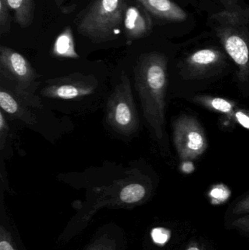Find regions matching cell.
<instances>
[{
	"mask_svg": "<svg viewBox=\"0 0 249 250\" xmlns=\"http://www.w3.org/2000/svg\"><path fill=\"white\" fill-rule=\"evenodd\" d=\"M134 82L143 116L158 139L163 138L165 95L168 86V60L160 53L140 57L134 68Z\"/></svg>",
	"mask_w": 249,
	"mask_h": 250,
	"instance_id": "obj_1",
	"label": "cell"
},
{
	"mask_svg": "<svg viewBox=\"0 0 249 250\" xmlns=\"http://www.w3.org/2000/svg\"><path fill=\"white\" fill-rule=\"evenodd\" d=\"M127 8L124 0H95L77 21V32L95 43L117 39Z\"/></svg>",
	"mask_w": 249,
	"mask_h": 250,
	"instance_id": "obj_2",
	"label": "cell"
},
{
	"mask_svg": "<svg viewBox=\"0 0 249 250\" xmlns=\"http://www.w3.org/2000/svg\"><path fill=\"white\" fill-rule=\"evenodd\" d=\"M0 73L1 79L13 88L12 92L28 106L39 108L40 101L32 93L36 73L30 62L17 51L9 47H0Z\"/></svg>",
	"mask_w": 249,
	"mask_h": 250,
	"instance_id": "obj_3",
	"label": "cell"
},
{
	"mask_svg": "<svg viewBox=\"0 0 249 250\" xmlns=\"http://www.w3.org/2000/svg\"><path fill=\"white\" fill-rule=\"evenodd\" d=\"M106 120L114 130L127 136L138 130L140 120L131 83L127 76H121L119 83L108 99Z\"/></svg>",
	"mask_w": 249,
	"mask_h": 250,
	"instance_id": "obj_4",
	"label": "cell"
},
{
	"mask_svg": "<svg viewBox=\"0 0 249 250\" xmlns=\"http://www.w3.org/2000/svg\"><path fill=\"white\" fill-rule=\"evenodd\" d=\"M173 141L182 161L198 158L208 148L207 138L201 125L190 116H181L175 122Z\"/></svg>",
	"mask_w": 249,
	"mask_h": 250,
	"instance_id": "obj_5",
	"label": "cell"
},
{
	"mask_svg": "<svg viewBox=\"0 0 249 250\" xmlns=\"http://www.w3.org/2000/svg\"><path fill=\"white\" fill-rule=\"evenodd\" d=\"M238 26L225 23L216 29V34L238 67L240 80L245 82L249 79V40Z\"/></svg>",
	"mask_w": 249,
	"mask_h": 250,
	"instance_id": "obj_6",
	"label": "cell"
},
{
	"mask_svg": "<svg viewBox=\"0 0 249 250\" xmlns=\"http://www.w3.org/2000/svg\"><path fill=\"white\" fill-rule=\"evenodd\" d=\"M225 64V54L222 51L213 48H202L187 57L183 73L186 77H205L219 71Z\"/></svg>",
	"mask_w": 249,
	"mask_h": 250,
	"instance_id": "obj_7",
	"label": "cell"
},
{
	"mask_svg": "<svg viewBox=\"0 0 249 250\" xmlns=\"http://www.w3.org/2000/svg\"><path fill=\"white\" fill-rule=\"evenodd\" d=\"M96 85L87 79H60L42 89V96L54 99L73 100L94 93Z\"/></svg>",
	"mask_w": 249,
	"mask_h": 250,
	"instance_id": "obj_8",
	"label": "cell"
},
{
	"mask_svg": "<svg viewBox=\"0 0 249 250\" xmlns=\"http://www.w3.org/2000/svg\"><path fill=\"white\" fill-rule=\"evenodd\" d=\"M123 27L127 40L130 41L148 36L152 29V21L149 12L142 6L127 7Z\"/></svg>",
	"mask_w": 249,
	"mask_h": 250,
	"instance_id": "obj_9",
	"label": "cell"
},
{
	"mask_svg": "<svg viewBox=\"0 0 249 250\" xmlns=\"http://www.w3.org/2000/svg\"><path fill=\"white\" fill-rule=\"evenodd\" d=\"M149 13L159 19L171 21H183L187 14L178 4L171 0H137Z\"/></svg>",
	"mask_w": 249,
	"mask_h": 250,
	"instance_id": "obj_10",
	"label": "cell"
},
{
	"mask_svg": "<svg viewBox=\"0 0 249 250\" xmlns=\"http://www.w3.org/2000/svg\"><path fill=\"white\" fill-rule=\"evenodd\" d=\"M26 105L21 100L19 99L13 92L1 87L0 91V107L1 111H4L10 117L18 120H23L27 124L33 125L35 122V117L25 107Z\"/></svg>",
	"mask_w": 249,
	"mask_h": 250,
	"instance_id": "obj_11",
	"label": "cell"
},
{
	"mask_svg": "<svg viewBox=\"0 0 249 250\" xmlns=\"http://www.w3.org/2000/svg\"><path fill=\"white\" fill-rule=\"evenodd\" d=\"M9 8L14 13L16 23L26 29L33 23L35 4L34 0H7Z\"/></svg>",
	"mask_w": 249,
	"mask_h": 250,
	"instance_id": "obj_12",
	"label": "cell"
},
{
	"mask_svg": "<svg viewBox=\"0 0 249 250\" xmlns=\"http://www.w3.org/2000/svg\"><path fill=\"white\" fill-rule=\"evenodd\" d=\"M53 54L57 57L64 58H78L75 48L73 31L70 26H67L58 35L53 47Z\"/></svg>",
	"mask_w": 249,
	"mask_h": 250,
	"instance_id": "obj_13",
	"label": "cell"
},
{
	"mask_svg": "<svg viewBox=\"0 0 249 250\" xmlns=\"http://www.w3.org/2000/svg\"><path fill=\"white\" fill-rule=\"evenodd\" d=\"M194 101L209 109L228 116L231 120L233 118L234 112L236 109V104L233 101L224 98L199 95L194 98Z\"/></svg>",
	"mask_w": 249,
	"mask_h": 250,
	"instance_id": "obj_14",
	"label": "cell"
},
{
	"mask_svg": "<svg viewBox=\"0 0 249 250\" xmlns=\"http://www.w3.org/2000/svg\"><path fill=\"white\" fill-rule=\"evenodd\" d=\"M146 188L140 184L127 185L120 192V199L127 204H133L141 201L146 195Z\"/></svg>",
	"mask_w": 249,
	"mask_h": 250,
	"instance_id": "obj_15",
	"label": "cell"
},
{
	"mask_svg": "<svg viewBox=\"0 0 249 250\" xmlns=\"http://www.w3.org/2000/svg\"><path fill=\"white\" fill-rule=\"evenodd\" d=\"M230 190L225 185H215L209 192L212 204H219L226 201L230 196Z\"/></svg>",
	"mask_w": 249,
	"mask_h": 250,
	"instance_id": "obj_16",
	"label": "cell"
},
{
	"mask_svg": "<svg viewBox=\"0 0 249 250\" xmlns=\"http://www.w3.org/2000/svg\"><path fill=\"white\" fill-rule=\"evenodd\" d=\"M7 0H0V34L7 35L10 29V14Z\"/></svg>",
	"mask_w": 249,
	"mask_h": 250,
	"instance_id": "obj_17",
	"label": "cell"
},
{
	"mask_svg": "<svg viewBox=\"0 0 249 250\" xmlns=\"http://www.w3.org/2000/svg\"><path fill=\"white\" fill-rule=\"evenodd\" d=\"M152 239L158 245H165L171 238V231L163 228H156L152 232Z\"/></svg>",
	"mask_w": 249,
	"mask_h": 250,
	"instance_id": "obj_18",
	"label": "cell"
},
{
	"mask_svg": "<svg viewBox=\"0 0 249 250\" xmlns=\"http://www.w3.org/2000/svg\"><path fill=\"white\" fill-rule=\"evenodd\" d=\"M232 120L238 124L249 130V112L245 110L236 108L233 114Z\"/></svg>",
	"mask_w": 249,
	"mask_h": 250,
	"instance_id": "obj_19",
	"label": "cell"
},
{
	"mask_svg": "<svg viewBox=\"0 0 249 250\" xmlns=\"http://www.w3.org/2000/svg\"><path fill=\"white\" fill-rule=\"evenodd\" d=\"M232 212L235 214H248L249 213V195L235 204Z\"/></svg>",
	"mask_w": 249,
	"mask_h": 250,
	"instance_id": "obj_20",
	"label": "cell"
},
{
	"mask_svg": "<svg viewBox=\"0 0 249 250\" xmlns=\"http://www.w3.org/2000/svg\"><path fill=\"white\" fill-rule=\"evenodd\" d=\"M232 226L238 230L249 233V215L237 219L232 223Z\"/></svg>",
	"mask_w": 249,
	"mask_h": 250,
	"instance_id": "obj_21",
	"label": "cell"
},
{
	"mask_svg": "<svg viewBox=\"0 0 249 250\" xmlns=\"http://www.w3.org/2000/svg\"><path fill=\"white\" fill-rule=\"evenodd\" d=\"M0 250H14V249L7 241H1L0 242Z\"/></svg>",
	"mask_w": 249,
	"mask_h": 250,
	"instance_id": "obj_22",
	"label": "cell"
},
{
	"mask_svg": "<svg viewBox=\"0 0 249 250\" xmlns=\"http://www.w3.org/2000/svg\"><path fill=\"white\" fill-rule=\"evenodd\" d=\"M54 2H55L56 5L59 7V8H61L66 0H54Z\"/></svg>",
	"mask_w": 249,
	"mask_h": 250,
	"instance_id": "obj_23",
	"label": "cell"
},
{
	"mask_svg": "<svg viewBox=\"0 0 249 250\" xmlns=\"http://www.w3.org/2000/svg\"><path fill=\"white\" fill-rule=\"evenodd\" d=\"M186 250H201L198 248V246L196 245H191L187 248Z\"/></svg>",
	"mask_w": 249,
	"mask_h": 250,
	"instance_id": "obj_24",
	"label": "cell"
}]
</instances>
